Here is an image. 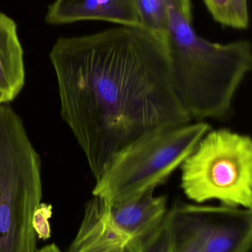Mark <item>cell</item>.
<instances>
[{"mask_svg":"<svg viewBox=\"0 0 252 252\" xmlns=\"http://www.w3.org/2000/svg\"><path fill=\"white\" fill-rule=\"evenodd\" d=\"M50 60L61 116L96 179L139 136L192 121L173 89L165 39L142 27L59 37Z\"/></svg>","mask_w":252,"mask_h":252,"instance_id":"obj_1","label":"cell"},{"mask_svg":"<svg viewBox=\"0 0 252 252\" xmlns=\"http://www.w3.org/2000/svg\"><path fill=\"white\" fill-rule=\"evenodd\" d=\"M164 39L175 93L191 120L229 116L238 89L252 69V46L242 39L226 44L200 36L192 10L168 8Z\"/></svg>","mask_w":252,"mask_h":252,"instance_id":"obj_2","label":"cell"},{"mask_svg":"<svg viewBox=\"0 0 252 252\" xmlns=\"http://www.w3.org/2000/svg\"><path fill=\"white\" fill-rule=\"evenodd\" d=\"M42 198L41 160L20 117L0 104V252H37L34 214Z\"/></svg>","mask_w":252,"mask_h":252,"instance_id":"obj_3","label":"cell"},{"mask_svg":"<svg viewBox=\"0 0 252 252\" xmlns=\"http://www.w3.org/2000/svg\"><path fill=\"white\" fill-rule=\"evenodd\" d=\"M211 129L205 121L156 129L120 150L96 179L93 196L112 206L165 183Z\"/></svg>","mask_w":252,"mask_h":252,"instance_id":"obj_4","label":"cell"},{"mask_svg":"<svg viewBox=\"0 0 252 252\" xmlns=\"http://www.w3.org/2000/svg\"><path fill=\"white\" fill-rule=\"evenodd\" d=\"M180 188L191 201L217 200L252 210L251 136L227 128L210 129L180 167Z\"/></svg>","mask_w":252,"mask_h":252,"instance_id":"obj_5","label":"cell"},{"mask_svg":"<svg viewBox=\"0 0 252 252\" xmlns=\"http://www.w3.org/2000/svg\"><path fill=\"white\" fill-rule=\"evenodd\" d=\"M168 212L173 237L192 243L201 252L251 250V209L180 204Z\"/></svg>","mask_w":252,"mask_h":252,"instance_id":"obj_6","label":"cell"},{"mask_svg":"<svg viewBox=\"0 0 252 252\" xmlns=\"http://www.w3.org/2000/svg\"><path fill=\"white\" fill-rule=\"evenodd\" d=\"M44 20L51 25L104 21L118 26H141L135 0H55L47 7Z\"/></svg>","mask_w":252,"mask_h":252,"instance_id":"obj_7","label":"cell"},{"mask_svg":"<svg viewBox=\"0 0 252 252\" xmlns=\"http://www.w3.org/2000/svg\"><path fill=\"white\" fill-rule=\"evenodd\" d=\"M131 243L114 224L109 206L93 196L86 204L82 223L68 252H115L128 250Z\"/></svg>","mask_w":252,"mask_h":252,"instance_id":"obj_8","label":"cell"},{"mask_svg":"<svg viewBox=\"0 0 252 252\" xmlns=\"http://www.w3.org/2000/svg\"><path fill=\"white\" fill-rule=\"evenodd\" d=\"M151 189L127 201L109 207L111 219L118 230L132 241L155 231L167 215V198L155 195Z\"/></svg>","mask_w":252,"mask_h":252,"instance_id":"obj_9","label":"cell"},{"mask_svg":"<svg viewBox=\"0 0 252 252\" xmlns=\"http://www.w3.org/2000/svg\"><path fill=\"white\" fill-rule=\"evenodd\" d=\"M25 82L24 52L16 22L0 12V96L6 103L14 100Z\"/></svg>","mask_w":252,"mask_h":252,"instance_id":"obj_10","label":"cell"},{"mask_svg":"<svg viewBox=\"0 0 252 252\" xmlns=\"http://www.w3.org/2000/svg\"><path fill=\"white\" fill-rule=\"evenodd\" d=\"M141 27L164 37L168 8L172 6L191 9V0H135Z\"/></svg>","mask_w":252,"mask_h":252,"instance_id":"obj_11","label":"cell"},{"mask_svg":"<svg viewBox=\"0 0 252 252\" xmlns=\"http://www.w3.org/2000/svg\"><path fill=\"white\" fill-rule=\"evenodd\" d=\"M214 20L223 26L246 30L250 25L248 0H203Z\"/></svg>","mask_w":252,"mask_h":252,"instance_id":"obj_12","label":"cell"},{"mask_svg":"<svg viewBox=\"0 0 252 252\" xmlns=\"http://www.w3.org/2000/svg\"><path fill=\"white\" fill-rule=\"evenodd\" d=\"M171 223L169 212L161 224L142 239L133 241L129 252H168L171 244Z\"/></svg>","mask_w":252,"mask_h":252,"instance_id":"obj_13","label":"cell"},{"mask_svg":"<svg viewBox=\"0 0 252 252\" xmlns=\"http://www.w3.org/2000/svg\"><path fill=\"white\" fill-rule=\"evenodd\" d=\"M51 216V207L45 204L39 206L34 216L33 226L38 238L48 239L50 237L49 219Z\"/></svg>","mask_w":252,"mask_h":252,"instance_id":"obj_14","label":"cell"},{"mask_svg":"<svg viewBox=\"0 0 252 252\" xmlns=\"http://www.w3.org/2000/svg\"><path fill=\"white\" fill-rule=\"evenodd\" d=\"M168 252H201V251L192 243L186 240L174 238L172 235L171 244H170Z\"/></svg>","mask_w":252,"mask_h":252,"instance_id":"obj_15","label":"cell"},{"mask_svg":"<svg viewBox=\"0 0 252 252\" xmlns=\"http://www.w3.org/2000/svg\"><path fill=\"white\" fill-rule=\"evenodd\" d=\"M37 252H62L60 249L55 244H50V245L45 246L43 248L38 250Z\"/></svg>","mask_w":252,"mask_h":252,"instance_id":"obj_16","label":"cell"},{"mask_svg":"<svg viewBox=\"0 0 252 252\" xmlns=\"http://www.w3.org/2000/svg\"><path fill=\"white\" fill-rule=\"evenodd\" d=\"M1 103H6L5 102H4V99L2 98V97L0 96V104H1Z\"/></svg>","mask_w":252,"mask_h":252,"instance_id":"obj_17","label":"cell"},{"mask_svg":"<svg viewBox=\"0 0 252 252\" xmlns=\"http://www.w3.org/2000/svg\"><path fill=\"white\" fill-rule=\"evenodd\" d=\"M115 252H129L128 250H121V251Z\"/></svg>","mask_w":252,"mask_h":252,"instance_id":"obj_18","label":"cell"}]
</instances>
